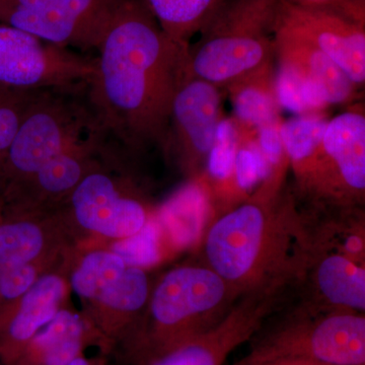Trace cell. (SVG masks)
<instances>
[{
	"instance_id": "obj_19",
	"label": "cell",
	"mask_w": 365,
	"mask_h": 365,
	"mask_svg": "<svg viewBox=\"0 0 365 365\" xmlns=\"http://www.w3.org/2000/svg\"><path fill=\"white\" fill-rule=\"evenodd\" d=\"M54 212H32L4 207L0 220V270L34 265L46 268L51 260Z\"/></svg>"
},
{
	"instance_id": "obj_16",
	"label": "cell",
	"mask_w": 365,
	"mask_h": 365,
	"mask_svg": "<svg viewBox=\"0 0 365 365\" xmlns=\"http://www.w3.org/2000/svg\"><path fill=\"white\" fill-rule=\"evenodd\" d=\"M273 38L277 63L287 67L329 107L354 103L360 88L325 53L283 31L273 30Z\"/></svg>"
},
{
	"instance_id": "obj_20",
	"label": "cell",
	"mask_w": 365,
	"mask_h": 365,
	"mask_svg": "<svg viewBox=\"0 0 365 365\" xmlns=\"http://www.w3.org/2000/svg\"><path fill=\"white\" fill-rule=\"evenodd\" d=\"M330 118L324 114L294 116L281 122L280 134L289 169L294 173L297 198L304 199L321 157L322 141Z\"/></svg>"
},
{
	"instance_id": "obj_21",
	"label": "cell",
	"mask_w": 365,
	"mask_h": 365,
	"mask_svg": "<svg viewBox=\"0 0 365 365\" xmlns=\"http://www.w3.org/2000/svg\"><path fill=\"white\" fill-rule=\"evenodd\" d=\"M225 90L234 107L235 120L246 128L257 130L281 120L274 63L237 79Z\"/></svg>"
},
{
	"instance_id": "obj_15",
	"label": "cell",
	"mask_w": 365,
	"mask_h": 365,
	"mask_svg": "<svg viewBox=\"0 0 365 365\" xmlns=\"http://www.w3.org/2000/svg\"><path fill=\"white\" fill-rule=\"evenodd\" d=\"M69 282L48 271L9 309L0 314V361L14 365L43 327L63 307Z\"/></svg>"
},
{
	"instance_id": "obj_7",
	"label": "cell",
	"mask_w": 365,
	"mask_h": 365,
	"mask_svg": "<svg viewBox=\"0 0 365 365\" xmlns=\"http://www.w3.org/2000/svg\"><path fill=\"white\" fill-rule=\"evenodd\" d=\"M304 199L312 209H362L365 200V110L350 105L329 120L321 157Z\"/></svg>"
},
{
	"instance_id": "obj_31",
	"label": "cell",
	"mask_w": 365,
	"mask_h": 365,
	"mask_svg": "<svg viewBox=\"0 0 365 365\" xmlns=\"http://www.w3.org/2000/svg\"><path fill=\"white\" fill-rule=\"evenodd\" d=\"M235 365H276L275 361H250V360L242 359Z\"/></svg>"
},
{
	"instance_id": "obj_12",
	"label": "cell",
	"mask_w": 365,
	"mask_h": 365,
	"mask_svg": "<svg viewBox=\"0 0 365 365\" xmlns=\"http://www.w3.org/2000/svg\"><path fill=\"white\" fill-rule=\"evenodd\" d=\"M109 137L104 129L95 132L31 176L9 185L0 195L4 206L33 212L59 210L81 180L105 157Z\"/></svg>"
},
{
	"instance_id": "obj_11",
	"label": "cell",
	"mask_w": 365,
	"mask_h": 365,
	"mask_svg": "<svg viewBox=\"0 0 365 365\" xmlns=\"http://www.w3.org/2000/svg\"><path fill=\"white\" fill-rule=\"evenodd\" d=\"M223 117L222 88L187 73L173 100L165 151H174L190 179L202 176Z\"/></svg>"
},
{
	"instance_id": "obj_3",
	"label": "cell",
	"mask_w": 365,
	"mask_h": 365,
	"mask_svg": "<svg viewBox=\"0 0 365 365\" xmlns=\"http://www.w3.org/2000/svg\"><path fill=\"white\" fill-rule=\"evenodd\" d=\"M241 297L201 261L177 266L151 287L140 321L120 346L132 365L143 364L215 328Z\"/></svg>"
},
{
	"instance_id": "obj_9",
	"label": "cell",
	"mask_w": 365,
	"mask_h": 365,
	"mask_svg": "<svg viewBox=\"0 0 365 365\" xmlns=\"http://www.w3.org/2000/svg\"><path fill=\"white\" fill-rule=\"evenodd\" d=\"M107 157L108 153L60 210L83 230L115 241L140 232L153 213L131 180L113 172Z\"/></svg>"
},
{
	"instance_id": "obj_23",
	"label": "cell",
	"mask_w": 365,
	"mask_h": 365,
	"mask_svg": "<svg viewBox=\"0 0 365 365\" xmlns=\"http://www.w3.org/2000/svg\"><path fill=\"white\" fill-rule=\"evenodd\" d=\"M173 39L191 44L190 40L199 34L212 18L225 0H143Z\"/></svg>"
},
{
	"instance_id": "obj_25",
	"label": "cell",
	"mask_w": 365,
	"mask_h": 365,
	"mask_svg": "<svg viewBox=\"0 0 365 365\" xmlns=\"http://www.w3.org/2000/svg\"><path fill=\"white\" fill-rule=\"evenodd\" d=\"M36 91L0 86V194L9 150Z\"/></svg>"
},
{
	"instance_id": "obj_29",
	"label": "cell",
	"mask_w": 365,
	"mask_h": 365,
	"mask_svg": "<svg viewBox=\"0 0 365 365\" xmlns=\"http://www.w3.org/2000/svg\"><path fill=\"white\" fill-rule=\"evenodd\" d=\"M66 365H108V364L105 354H102L96 357H86L83 355Z\"/></svg>"
},
{
	"instance_id": "obj_2",
	"label": "cell",
	"mask_w": 365,
	"mask_h": 365,
	"mask_svg": "<svg viewBox=\"0 0 365 365\" xmlns=\"http://www.w3.org/2000/svg\"><path fill=\"white\" fill-rule=\"evenodd\" d=\"M307 248V216L294 191L260 182L210 223L200 261L241 297L294 287Z\"/></svg>"
},
{
	"instance_id": "obj_30",
	"label": "cell",
	"mask_w": 365,
	"mask_h": 365,
	"mask_svg": "<svg viewBox=\"0 0 365 365\" xmlns=\"http://www.w3.org/2000/svg\"><path fill=\"white\" fill-rule=\"evenodd\" d=\"M274 361L276 365H330L309 359H278L274 360Z\"/></svg>"
},
{
	"instance_id": "obj_27",
	"label": "cell",
	"mask_w": 365,
	"mask_h": 365,
	"mask_svg": "<svg viewBox=\"0 0 365 365\" xmlns=\"http://www.w3.org/2000/svg\"><path fill=\"white\" fill-rule=\"evenodd\" d=\"M158 232L151 220L137 234L115 240L110 251L119 256L127 266L146 268L158 260Z\"/></svg>"
},
{
	"instance_id": "obj_28",
	"label": "cell",
	"mask_w": 365,
	"mask_h": 365,
	"mask_svg": "<svg viewBox=\"0 0 365 365\" xmlns=\"http://www.w3.org/2000/svg\"><path fill=\"white\" fill-rule=\"evenodd\" d=\"M297 6L328 9L365 25V0H287Z\"/></svg>"
},
{
	"instance_id": "obj_4",
	"label": "cell",
	"mask_w": 365,
	"mask_h": 365,
	"mask_svg": "<svg viewBox=\"0 0 365 365\" xmlns=\"http://www.w3.org/2000/svg\"><path fill=\"white\" fill-rule=\"evenodd\" d=\"M279 0H225L189 45L187 73L218 88L275 62L273 25Z\"/></svg>"
},
{
	"instance_id": "obj_34",
	"label": "cell",
	"mask_w": 365,
	"mask_h": 365,
	"mask_svg": "<svg viewBox=\"0 0 365 365\" xmlns=\"http://www.w3.org/2000/svg\"></svg>"
},
{
	"instance_id": "obj_22",
	"label": "cell",
	"mask_w": 365,
	"mask_h": 365,
	"mask_svg": "<svg viewBox=\"0 0 365 365\" xmlns=\"http://www.w3.org/2000/svg\"><path fill=\"white\" fill-rule=\"evenodd\" d=\"M241 138L242 125L235 117H223L216 130L215 143L201 176L204 182H208L215 195L230 202L227 207L239 202L235 189V167Z\"/></svg>"
},
{
	"instance_id": "obj_18",
	"label": "cell",
	"mask_w": 365,
	"mask_h": 365,
	"mask_svg": "<svg viewBox=\"0 0 365 365\" xmlns=\"http://www.w3.org/2000/svg\"><path fill=\"white\" fill-rule=\"evenodd\" d=\"M151 292L143 268L128 266L122 277L88 307L86 316L114 348L128 339L143 317Z\"/></svg>"
},
{
	"instance_id": "obj_33",
	"label": "cell",
	"mask_w": 365,
	"mask_h": 365,
	"mask_svg": "<svg viewBox=\"0 0 365 365\" xmlns=\"http://www.w3.org/2000/svg\"><path fill=\"white\" fill-rule=\"evenodd\" d=\"M4 207V203H2L1 198H0V208Z\"/></svg>"
},
{
	"instance_id": "obj_5",
	"label": "cell",
	"mask_w": 365,
	"mask_h": 365,
	"mask_svg": "<svg viewBox=\"0 0 365 365\" xmlns=\"http://www.w3.org/2000/svg\"><path fill=\"white\" fill-rule=\"evenodd\" d=\"M103 129L91 101L88 83L36 91L9 150L4 190Z\"/></svg>"
},
{
	"instance_id": "obj_6",
	"label": "cell",
	"mask_w": 365,
	"mask_h": 365,
	"mask_svg": "<svg viewBox=\"0 0 365 365\" xmlns=\"http://www.w3.org/2000/svg\"><path fill=\"white\" fill-rule=\"evenodd\" d=\"M261 334L245 360L309 359L330 365H365V314L322 311L297 302Z\"/></svg>"
},
{
	"instance_id": "obj_8",
	"label": "cell",
	"mask_w": 365,
	"mask_h": 365,
	"mask_svg": "<svg viewBox=\"0 0 365 365\" xmlns=\"http://www.w3.org/2000/svg\"><path fill=\"white\" fill-rule=\"evenodd\" d=\"M123 0H0V21L63 49L98 50Z\"/></svg>"
},
{
	"instance_id": "obj_24",
	"label": "cell",
	"mask_w": 365,
	"mask_h": 365,
	"mask_svg": "<svg viewBox=\"0 0 365 365\" xmlns=\"http://www.w3.org/2000/svg\"><path fill=\"white\" fill-rule=\"evenodd\" d=\"M128 266L110 250L91 251L81 257L69 278V285L86 307L122 277Z\"/></svg>"
},
{
	"instance_id": "obj_26",
	"label": "cell",
	"mask_w": 365,
	"mask_h": 365,
	"mask_svg": "<svg viewBox=\"0 0 365 365\" xmlns=\"http://www.w3.org/2000/svg\"><path fill=\"white\" fill-rule=\"evenodd\" d=\"M275 90L280 108H285L297 116L324 114L329 107L309 90L287 67L278 64L275 69Z\"/></svg>"
},
{
	"instance_id": "obj_17",
	"label": "cell",
	"mask_w": 365,
	"mask_h": 365,
	"mask_svg": "<svg viewBox=\"0 0 365 365\" xmlns=\"http://www.w3.org/2000/svg\"><path fill=\"white\" fill-rule=\"evenodd\" d=\"M98 346L108 354L114 346L85 314L61 307L36 334L14 365H66Z\"/></svg>"
},
{
	"instance_id": "obj_13",
	"label": "cell",
	"mask_w": 365,
	"mask_h": 365,
	"mask_svg": "<svg viewBox=\"0 0 365 365\" xmlns=\"http://www.w3.org/2000/svg\"><path fill=\"white\" fill-rule=\"evenodd\" d=\"M285 290L242 295L222 323L139 365H223L251 340L284 299Z\"/></svg>"
},
{
	"instance_id": "obj_10",
	"label": "cell",
	"mask_w": 365,
	"mask_h": 365,
	"mask_svg": "<svg viewBox=\"0 0 365 365\" xmlns=\"http://www.w3.org/2000/svg\"><path fill=\"white\" fill-rule=\"evenodd\" d=\"M93 71L95 58L0 25V86L21 90L73 86L88 83Z\"/></svg>"
},
{
	"instance_id": "obj_1",
	"label": "cell",
	"mask_w": 365,
	"mask_h": 365,
	"mask_svg": "<svg viewBox=\"0 0 365 365\" xmlns=\"http://www.w3.org/2000/svg\"><path fill=\"white\" fill-rule=\"evenodd\" d=\"M189 45L170 37L143 0L120 4L98 46L88 93L105 130L127 150H167Z\"/></svg>"
},
{
	"instance_id": "obj_32",
	"label": "cell",
	"mask_w": 365,
	"mask_h": 365,
	"mask_svg": "<svg viewBox=\"0 0 365 365\" xmlns=\"http://www.w3.org/2000/svg\"><path fill=\"white\" fill-rule=\"evenodd\" d=\"M2 213H4V207L0 208V220H1L2 218Z\"/></svg>"
},
{
	"instance_id": "obj_14",
	"label": "cell",
	"mask_w": 365,
	"mask_h": 365,
	"mask_svg": "<svg viewBox=\"0 0 365 365\" xmlns=\"http://www.w3.org/2000/svg\"><path fill=\"white\" fill-rule=\"evenodd\" d=\"M273 30L297 36L330 57L359 88L365 83V25L328 9L279 0Z\"/></svg>"
}]
</instances>
